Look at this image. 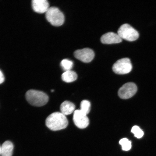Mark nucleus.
Returning a JSON list of instances; mask_svg holds the SVG:
<instances>
[{
    "mask_svg": "<svg viewBox=\"0 0 156 156\" xmlns=\"http://www.w3.org/2000/svg\"><path fill=\"white\" fill-rule=\"evenodd\" d=\"M68 124V120L66 116L61 112L52 113L46 119V126L53 131L64 129L67 127Z\"/></svg>",
    "mask_w": 156,
    "mask_h": 156,
    "instance_id": "nucleus-1",
    "label": "nucleus"
},
{
    "mask_svg": "<svg viewBox=\"0 0 156 156\" xmlns=\"http://www.w3.org/2000/svg\"><path fill=\"white\" fill-rule=\"evenodd\" d=\"M28 102L32 106L40 107L46 104L48 101V97L42 91L30 90L27 91L25 95Z\"/></svg>",
    "mask_w": 156,
    "mask_h": 156,
    "instance_id": "nucleus-2",
    "label": "nucleus"
},
{
    "mask_svg": "<svg viewBox=\"0 0 156 156\" xmlns=\"http://www.w3.org/2000/svg\"><path fill=\"white\" fill-rule=\"evenodd\" d=\"M47 20L54 26H60L63 25L65 20L63 13L56 7L49 8L46 12Z\"/></svg>",
    "mask_w": 156,
    "mask_h": 156,
    "instance_id": "nucleus-3",
    "label": "nucleus"
},
{
    "mask_svg": "<svg viewBox=\"0 0 156 156\" xmlns=\"http://www.w3.org/2000/svg\"><path fill=\"white\" fill-rule=\"evenodd\" d=\"M118 34L122 39L129 41H136L139 37V33L129 24H125L118 29Z\"/></svg>",
    "mask_w": 156,
    "mask_h": 156,
    "instance_id": "nucleus-4",
    "label": "nucleus"
},
{
    "mask_svg": "<svg viewBox=\"0 0 156 156\" xmlns=\"http://www.w3.org/2000/svg\"><path fill=\"white\" fill-rule=\"evenodd\" d=\"M132 64L128 58H123L118 60L112 66L113 71L119 75L128 73L132 71Z\"/></svg>",
    "mask_w": 156,
    "mask_h": 156,
    "instance_id": "nucleus-5",
    "label": "nucleus"
},
{
    "mask_svg": "<svg viewBox=\"0 0 156 156\" xmlns=\"http://www.w3.org/2000/svg\"><path fill=\"white\" fill-rule=\"evenodd\" d=\"M137 91V87L133 83L125 84L118 91V95L121 98L128 99L133 96Z\"/></svg>",
    "mask_w": 156,
    "mask_h": 156,
    "instance_id": "nucleus-6",
    "label": "nucleus"
},
{
    "mask_svg": "<svg viewBox=\"0 0 156 156\" xmlns=\"http://www.w3.org/2000/svg\"><path fill=\"white\" fill-rule=\"evenodd\" d=\"M74 55L77 59L85 63H89L92 61L95 56L93 51L89 48L76 50Z\"/></svg>",
    "mask_w": 156,
    "mask_h": 156,
    "instance_id": "nucleus-7",
    "label": "nucleus"
},
{
    "mask_svg": "<svg viewBox=\"0 0 156 156\" xmlns=\"http://www.w3.org/2000/svg\"><path fill=\"white\" fill-rule=\"evenodd\" d=\"M73 120L76 126L80 129H84L89 126V120L87 115L80 110H76L74 112Z\"/></svg>",
    "mask_w": 156,
    "mask_h": 156,
    "instance_id": "nucleus-8",
    "label": "nucleus"
},
{
    "mask_svg": "<svg viewBox=\"0 0 156 156\" xmlns=\"http://www.w3.org/2000/svg\"><path fill=\"white\" fill-rule=\"evenodd\" d=\"M101 40L103 44H112L121 42L122 39L118 34L110 32L103 34L101 37Z\"/></svg>",
    "mask_w": 156,
    "mask_h": 156,
    "instance_id": "nucleus-9",
    "label": "nucleus"
},
{
    "mask_svg": "<svg viewBox=\"0 0 156 156\" xmlns=\"http://www.w3.org/2000/svg\"><path fill=\"white\" fill-rule=\"evenodd\" d=\"M32 5L34 11L40 13L46 12L49 8L48 2L46 0H34Z\"/></svg>",
    "mask_w": 156,
    "mask_h": 156,
    "instance_id": "nucleus-10",
    "label": "nucleus"
},
{
    "mask_svg": "<svg viewBox=\"0 0 156 156\" xmlns=\"http://www.w3.org/2000/svg\"><path fill=\"white\" fill-rule=\"evenodd\" d=\"M75 106L73 103L68 101H64L60 105L61 112L64 115L71 114L75 112Z\"/></svg>",
    "mask_w": 156,
    "mask_h": 156,
    "instance_id": "nucleus-11",
    "label": "nucleus"
},
{
    "mask_svg": "<svg viewBox=\"0 0 156 156\" xmlns=\"http://www.w3.org/2000/svg\"><path fill=\"white\" fill-rule=\"evenodd\" d=\"M13 149L12 142L7 141H5L1 147L2 156H12Z\"/></svg>",
    "mask_w": 156,
    "mask_h": 156,
    "instance_id": "nucleus-12",
    "label": "nucleus"
},
{
    "mask_svg": "<svg viewBox=\"0 0 156 156\" xmlns=\"http://www.w3.org/2000/svg\"><path fill=\"white\" fill-rule=\"evenodd\" d=\"M77 75L76 73L73 71H68L64 72L62 75V79L66 83L73 82L76 80Z\"/></svg>",
    "mask_w": 156,
    "mask_h": 156,
    "instance_id": "nucleus-13",
    "label": "nucleus"
},
{
    "mask_svg": "<svg viewBox=\"0 0 156 156\" xmlns=\"http://www.w3.org/2000/svg\"><path fill=\"white\" fill-rule=\"evenodd\" d=\"M119 143L122 146L123 151H128L131 149L132 147L131 142L129 141L127 138H122L120 140Z\"/></svg>",
    "mask_w": 156,
    "mask_h": 156,
    "instance_id": "nucleus-14",
    "label": "nucleus"
},
{
    "mask_svg": "<svg viewBox=\"0 0 156 156\" xmlns=\"http://www.w3.org/2000/svg\"><path fill=\"white\" fill-rule=\"evenodd\" d=\"M91 104L90 102L87 100H83L81 103L80 110L86 115L89 114L90 111Z\"/></svg>",
    "mask_w": 156,
    "mask_h": 156,
    "instance_id": "nucleus-15",
    "label": "nucleus"
},
{
    "mask_svg": "<svg viewBox=\"0 0 156 156\" xmlns=\"http://www.w3.org/2000/svg\"><path fill=\"white\" fill-rule=\"evenodd\" d=\"M73 62L67 59L62 60L61 62V66L63 69L66 71H70L73 67Z\"/></svg>",
    "mask_w": 156,
    "mask_h": 156,
    "instance_id": "nucleus-16",
    "label": "nucleus"
},
{
    "mask_svg": "<svg viewBox=\"0 0 156 156\" xmlns=\"http://www.w3.org/2000/svg\"><path fill=\"white\" fill-rule=\"evenodd\" d=\"M131 132L134 134V136L138 139L142 138L144 135V132L137 126L133 127Z\"/></svg>",
    "mask_w": 156,
    "mask_h": 156,
    "instance_id": "nucleus-17",
    "label": "nucleus"
},
{
    "mask_svg": "<svg viewBox=\"0 0 156 156\" xmlns=\"http://www.w3.org/2000/svg\"><path fill=\"white\" fill-rule=\"evenodd\" d=\"M5 80V77L2 73L0 70V84L2 83Z\"/></svg>",
    "mask_w": 156,
    "mask_h": 156,
    "instance_id": "nucleus-18",
    "label": "nucleus"
},
{
    "mask_svg": "<svg viewBox=\"0 0 156 156\" xmlns=\"http://www.w3.org/2000/svg\"><path fill=\"white\" fill-rule=\"evenodd\" d=\"M1 154V147H0V155Z\"/></svg>",
    "mask_w": 156,
    "mask_h": 156,
    "instance_id": "nucleus-19",
    "label": "nucleus"
},
{
    "mask_svg": "<svg viewBox=\"0 0 156 156\" xmlns=\"http://www.w3.org/2000/svg\"><path fill=\"white\" fill-rule=\"evenodd\" d=\"M54 91V90H51V92H53Z\"/></svg>",
    "mask_w": 156,
    "mask_h": 156,
    "instance_id": "nucleus-20",
    "label": "nucleus"
}]
</instances>
